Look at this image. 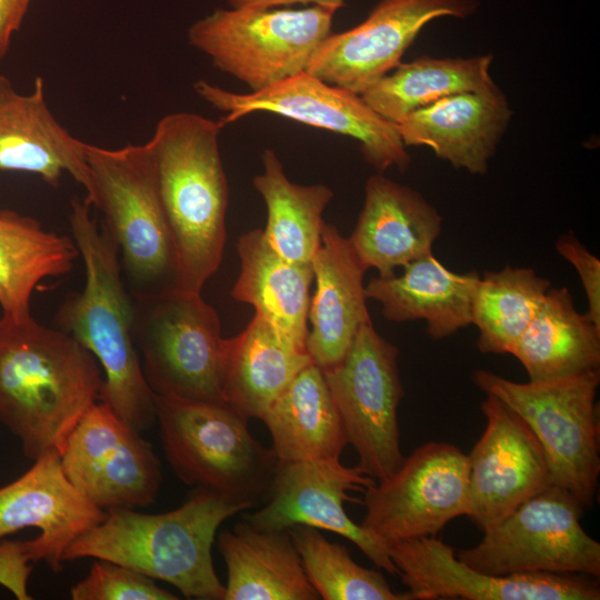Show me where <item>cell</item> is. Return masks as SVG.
Returning <instances> with one entry per match:
<instances>
[{
	"mask_svg": "<svg viewBox=\"0 0 600 600\" xmlns=\"http://www.w3.org/2000/svg\"><path fill=\"white\" fill-rule=\"evenodd\" d=\"M89 573L71 587L73 600H176L153 579L119 563L94 559Z\"/></svg>",
	"mask_w": 600,
	"mask_h": 600,
	"instance_id": "35",
	"label": "cell"
},
{
	"mask_svg": "<svg viewBox=\"0 0 600 600\" xmlns=\"http://www.w3.org/2000/svg\"><path fill=\"white\" fill-rule=\"evenodd\" d=\"M486 429L468 457L470 513L484 531L552 486L544 451L529 426L492 394L481 402Z\"/></svg>",
	"mask_w": 600,
	"mask_h": 600,
	"instance_id": "18",
	"label": "cell"
},
{
	"mask_svg": "<svg viewBox=\"0 0 600 600\" xmlns=\"http://www.w3.org/2000/svg\"><path fill=\"white\" fill-rule=\"evenodd\" d=\"M471 378L529 426L544 451L552 484L569 491L584 510L590 508L600 474V371L520 383L479 369Z\"/></svg>",
	"mask_w": 600,
	"mask_h": 600,
	"instance_id": "8",
	"label": "cell"
},
{
	"mask_svg": "<svg viewBox=\"0 0 600 600\" xmlns=\"http://www.w3.org/2000/svg\"><path fill=\"white\" fill-rule=\"evenodd\" d=\"M196 93L224 116L222 127L253 112H270L359 141L366 161L378 171H404L410 156L397 126L376 113L347 89L327 83L307 71L266 89L237 93L206 80L193 83Z\"/></svg>",
	"mask_w": 600,
	"mask_h": 600,
	"instance_id": "11",
	"label": "cell"
},
{
	"mask_svg": "<svg viewBox=\"0 0 600 600\" xmlns=\"http://www.w3.org/2000/svg\"><path fill=\"white\" fill-rule=\"evenodd\" d=\"M398 357V348L368 323L360 327L346 357L323 371L358 466L376 481L391 476L404 460L398 421L404 390Z\"/></svg>",
	"mask_w": 600,
	"mask_h": 600,
	"instance_id": "12",
	"label": "cell"
},
{
	"mask_svg": "<svg viewBox=\"0 0 600 600\" xmlns=\"http://www.w3.org/2000/svg\"><path fill=\"white\" fill-rule=\"evenodd\" d=\"M102 383L99 362L69 333L0 317V422L27 458L60 454Z\"/></svg>",
	"mask_w": 600,
	"mask_h": 600,
	"instance_id": "1",
	"label": "cell"
},
{
	"mask_svg": "<svg viewBox=\"0 0 600 600\" xmlns=\"http://www.w3.org/2000/svg\"><path fill=\"white\" fill-rule=\"evenodd\" d=\"M584 508L566 489L550 486L483 531L481 541L456 556L493 576L521 572L600 577V543L581 526Z\"/></svg>",
	"mask_w": 600,
	"mask_h": 600,
	"instance_id": "10",
	"label": "cell"
},
{
	"mask_svg": "<svg viewBox=\"0 0 600 600\" xmlns=\"http://www.w3.org/2000/svg\"><path fill=\"white\" fill-rule=\"evenodd\" d=\"M60 459L71 484L104 511L147 507L162 482L152 444L102 402L80 418Z\"/></svg>",
	"mask_w": 600,
	"mask_h": 600,
	"instance_id": "14",
	"label": "cell"
},
{
	"mask_svg": "<svg viewBox=\"0 0 600 600\" xmlns=\"http://www.w3.org/2000/svg\"><path fill=\"white\" fill-rule=\"evenodd\" d=\"M287 530L321 599L411 600L408 591H393L381 572L358 564L347 547L329 541L319 529L296 524Z\"/></svg>",
	"mask_w": 600,
	"mask_h": 600,
	"instance_id": "34",
	"label": "cell"
},
{
	"mask_svg": "<svg viewBox=\"0 0 600 600\" xmlns=\"http://www.w3.org/2000/svg\"><path fill=\"white\" fill-rule=\"evenodd\" d=\"M80 257L74 240L37 219L0 209V308L14 321L32 317L31 298L47 278L68 274Z\"/></svg>",
	"mask_w": 600,
	"mask_h": 600,
	"instance_id": "30",
	"label": "cell"
},
{
	"mask_svg": "<svg viewBox=\"0 0 600 600\" xmlns=\"http://www.w3.org/2000/svg\"><path fill=\"white\" fill-rule=\"evenodd\" d=\"M334 13L320 6L217 9L189 28L188 41L217 69L259 91L307 71L332 32Z\"/></svg>",
	"mask_w": 600,
	"mask_h": 600,
	"instance_id": "9",
	"label": "cell"
},
{
	"mask_svg": "<svg viewBox=\"0 0 600 600\" xmlns=\"http://www.w3.org/2000/svg\"><path fill=\"white\" fill-rule=\"evenodd\" d=\"M363 493L360 524L388 548L436 536L452 519L470 513L468 457L448 442L424 443Z\"/></svg>",
	"mask_w": 600,
	"mask_h": 600,
	"instance_id": "13",
	"label": "cell"
},
{
	"mask_svg": "<svg viewBox=\"0 0 600 600\" xmlns=\"http://www.w3.org/2000/svg\"><path fill=\"white\" fill-rule=\"evenodd\" d=\"M232 8L241 9H270L279 6H288L302 3H312L313 6H320L338 10L344 6V0H228Z\"/></svg>",
	"mask_w": 600,
	"mask_h": 600,
	"instance_id": "39",
	"label": "cell"
},
{
	"mask_svg": "<svg viewBox=\"0 0 600 600\" xmlns=\"http://www.w3.org/2000/svg\"><path fill=\"white\" fill-rule=\"evenodd\" d=\"M227 567L223 600H316L288 530H261L238 522L218 537Z\"/></svg>",
	"mask_w": 600,
	"mask_h": 600,
	"instance_id": "25",
	"label": "cell"
},
{
	"mask_svg": "<svg viewBox=\"0 0 600 600\" xmlns=\"http://www.w3.org/2000/svg\"><path fill=\"white\" fill-rule=\"evenodd\" d=\"M133 340L156 396L226 402L227 338L201 292L170 288L132 293ZM227 403V402H226Z\"/></svg>",
	"mask_w": 600,
	"mask_h": 600,
	"instance_id": "6",
	"label": "cell"
},
{
	"mask_svg": "<svg viewBox=\"0 0 600 600\" xmlns=\"http://www.w3.org/2000/svg\"><path fill=\"white\" fill-rule=\"evenodd\" d=\"M550 287L551 282L531 268L506 266L484 272L472 303L478 349L482 353H510Z\"/></svg>",
	"mask_w": 600,
	"mask_h": 600,
	"instance_id": "33",
	"label": "cell"
},
{
	"mask_svg": "<svg viewBox=\"0 0 600 600\" xmlns=\"http://www.w3.org/2000/svg\"><path fill=\"white\" fill-rule=\"evenodd\" d=\"M164 456L186 484L254 506L264 499L278 459L251 434L249 418L226 402L156 396Z\"/></svg>",
	"mask_w": 600,
	"mask_h": 600,
	"instance_id": "5",
	"label": "cell"
},
{
	"mask_svg": "<svg viewBox=\"0 0 600 600\" xmlns=\"http://www.w3.org/2000/svg\"><path fill=\"white\" fill-rule=\"evenodd\" d=\"M263 170L253 178L268 212L263 234L283 258L311 263L321 246L322 212L333 198L326 184L301 186L290 181L272 149L261 156Z\"/></svg>",
	"mask_w": 600,
	"mask_h": 600,
	"instance_id": "32",
	"label": "cell"
},
{
	"mask_svg": "<svg viewBox=\"0 0 600 600\" xmlns=\"http://www.w3.org/2000/svg\"><path fill=\"white\" fill-rule=\"evenodd\" d=\"M558 253L577 270L588 300L589 319L600 329V261L572 232L558 238Z\"/></svg>",
	"mask_w": 600,
	"mask_h": 600,
	"instance_id": "36",
	"label": "cell"
},
{
	"mask_svg": "<svg viewBox=\"0 0 600 600\" xmlns=\"http://www.w3.org/2000/svg\"><path fill=\"white\" fill-rule=\"evenodd\" d=\"M240 273L231 297L253 307L298 344L307 348L310 288L314 279L311 263L290 261L267 241L262 229H252L238 239Z\"/></svg>",
	"mask_w": 600,
	"mask_h": 600,
	"instance_id": "27",
	"label": "cell"
},
{
	"mask_svg": "<svg viewBox=\"0 0 600 600\" xmlns=\"http://www.w3.org/2000/svg\"><path fill=\"white\" fill-rule=\"evenodd\" d=\"M106 511L68 480L60 454L49 451L21 477L0 488V540L24 528L41 533L30 540L32 561L62 570L63 553L80 534L100 523Z\"/></svg>",
	"mask_w": 600,
	"mask_h": 600,
	"instance_id": "19",
	"label": "cell"
},
{
	"mask_svg": "<svg viewBox=\"0 0 600 600\" xmlns=\"http://www.w3.org/2000/svg\"><path fill=\"white\" fill-rule=\"evenodd\" d=\"M389 554L411 600H599L598 578L580 573L478 571L436 536L393 543Z\"/></svg>",
	"mask_w": 600,
	"mask_h": 600,
	"instance_id": "16",
	"label": "cell"
},
{
	"mask_svg": "<svg viewBox=\"0 0 600 600\" xmlns=\"http://www.w3.org/2000/svg\"><path fill=\"white\" fill-rule=\"evenodd\" d=\"M512 116L494 87L444 97L397 123L404 146H424L457 169L484 174Z\"/></svg>",
	"mask_w": 600,
	"mask_h": 600,
	"instance_id": "21",
	"label": "cell"
},
{
	"mask_svg": "<svg viewBox=\"0 0 600 600\" xmlns=\"http://www.w3.org/2000/svg\"><path fill=\"white\" fill-rule=\"evenodd\" d=\"M251 507L197 487L168 512L109 509L100 523L70 543L63 562L108 560L168 582L188 599L223 600L226 587L214 570L212 544L223 521Z\"/></svg>",
	"mask_w": 600,
	"mask_h": 600,
	"instance_id": "4",
	"label": "cell"
},
{
	"mask_svg": "<svg viewBox=\"0 0 600 600\" xmlns=\"http://www.w3.org/2000/svg\"><path fill=\"white\" fill-rule=\"evenodd\" d=\"M87 147L49 109L42 77L34 79L30 92L21 93L0 74V170L36 174L56 188L67 172L87 198L91 191Z\"/></svg>",
	"mask_w": 600,
	"mask_h": 600,
	"instance_id": "20",
	"label": "cell"
},
{
	"mask_svg": "<svg viewBox=\"0 0 600 600\" xmlns=\"http://www.w3.org/2000/svg\"><path fill=\"white\" fill-rule=\"evenodd\" d=\"M33 0H0V62L6 59L12 39L23 24Z\"/></svg>",
	"mask_w": 600,
	"mask_h": 600,
	"instance_id": "38",
	"label": "cell"
},
{
	"mask_svg": "<svg viewBox=\"0 0 600 600\" xmlns=\"http://www.w3.org/2000/svg\"><path fill=\"white\" fill-rule=\"evenodd\" d=\"M402 268L400 276L374 277L364 286L367 298L380 302L387 320H423L433 340L471 324L478 272L451 271L432 252Z\"/></svg>",
	"mask_w": 600,
	"mask_h": 600,
	"instance_id": "24",
	"label": "cell"
},
{
	"mask_svg": "<svg viewBox=\"0 0 600 600\" xmlns=\"http://www.w3.org/2000/svg\"><path fill=\"white\" fill-rule=\"evenodd\" d=\"M510 354L521 362L530 381L599 370L600 329L576 310L567 288L550 287Z\"/></svg>",
	"mask_w": 600,
	"mask_h": 600,
	"instance_id": "29",
	"label": "cell"
},
{
	"mask_svg": "<svg viewBox=\"0 0 600 600\" xmlns=\"http://www.w3.org/2000/svg\"><path fill=\"white\" fill-rule=\"evenodd\" d=\"M377 481L357 464L337 460L278 462L264 504L243 519L261 530L303 524L337 533L354 543L378 568L398 574L389 548L353 522L344 510L356 502L350 492H364Z\"/></svg>",
	"mask_w": 600,
	"mask_h": 600,
	"instance_id": "15",
	"label": "cell"
},
{
	"mask_svg": "<svg viewBox=\"0 0 600 600\" xmlns=\"http://www.w3.org/2000/svg\"><path fill=\"white\" fill-rule=\"evenodd\" d=\"M91 191L84 199L101 211L118 246L132 293L176 287V254L147 144L87 147Z\"/></svg>",
	"mask_w": 600,
	"mask_h": 600,
	"instance_id": "7",
	"label": "cell"
},
{
	"mask_svg": "<svg viewBox=\"0 0 600 600\" xmlns=\"http://www.w3.org/2000/svg\"><path fill=\"white\" fill-rule=\"evenodd\" d=\"M492 56L420 57L400 62L361 94L380 117L394 124L444 97L497 87L490 76Z\"/></svg>",
	"mask_w": 600,
	"mask_h": 600,
	"instance_id": "31",
	"label": "cell"
},
{
	"mask_svg": "<svg viewBox=\"0 0 600 600\" xmlns=\"http://www.w3.org/2000/svg\"><path fill=\"white\" fill-rule=\"evenodd\" d=\"M476 8L474 0H380L354 28L331 32L307 72L361 96L400 63L428 22L443 16L464 18Z\"/></svg>",
	"mask_w": 600,
	"mask_h": 600,
	"instance_id": "17",
	"label": "cell"
},
{
	"mask_svg": "<svg viewBox=\"0 0 600 600\" xmlns=\"http://www.w3.org/2000/svg\"><path fill=\"white\" fill-rule=\"evenodd\" d=\"M90 207L86 200L71 201L70 228L86 281L80 292L60 304L54 322L99 362L103 373L100 402L141 433L157 421L156 394L133 340V302L122 280L118 246L104 227L99 229Z\"/></svg>",
	"mask_w": 600,
	"mask_h": 600,
	"instance_id": "2",
	"label": "cell"
},
{
	"mask_svg": "<svg viewBox=\"0 0 600 600\" xmlns=\"http://www.w3.org/2000/svg\"><path fill=\"white\" fill-rule=\"evenodd\" d=\"M30 540H0V584L18 600H30L27 590L32 571Z\"/></svg>",
	"mask_w": 600,
	"mask_h": 600,
	"instance_id": "37",
	"label": "cell"
},
{
	"mask_svg": "<svg viewBox=\"0 0 600 600\" xmlns=\"http://www.w3.org/2000/svg\"><path fill=\"white\" fill-rule=\"evenodd\" d=\"M438 210L416 190L380 173L364 187V202L349 237L359 260L380 277L432 252L441 232Z\"/></svg>",
	"mask_w": 600,
	"mask_h": 600,
	"instance_id": "23",
	"label": "cell"
},
{
	"mask_svg": "<svg viewBox=\"0 0 600 600\" xmlns=\"http://www.w3.org/2000/svg\"><path fill=\"white\" fill-rule=\"evenodd\" d=\"M310 363L306 347L254 313L240 333L227 338L224 401L249 419L261 420L280 392Z\"/></svg>",
	"mask_w": 600,
	"mask_h": 600,
	"instance_id": "26",
	"label": "cell"
},
{
	"mask_svg": "<svg viewBox=\"0 0 600 600\" xmlns=\"http://www.w3.org/2000/svg\"><path fill=\"white\" fill-rule=\"evenodd\" d=\"M261 420L278 462L337 460L348 444L324 373L314 363L290 381Z\"/></svg>",
	"mask_w": 600,
	"mask_h": 600,
	"instance_id": "28",
	"label": "cell"
},
{
	"mask_svg": "<svg viewBox=\"0 0 600 600\" xmlns=\"http://www.w3.org/2000/svg\"><path fill=\"white\" fill-rule=\"evenodd\" d=\"M311 264L316 290L309 306L307 350L312 363L324 371L346 357L360 327L372 323L363 283L367 269L349 238L326 222Z\"/></svg>",
	"mask_w": 600,
	"mask_h": 600,
	"instance_id": "22",
	"label": "cell"
},
{
	"mask_svg": "<svg viewBox=\"0 0 600 600\" xmlns=\"http://www.w3.org/2000/svg\"><path fill=\"white\" fill-rule=\"evenodd\" d=\"M218 121L192 112L161 118L146 143L177 266L176 288L201 292L223 254L228 181Z\"/></svg>",
	"mask_w": 600,
	"mask_h": 600,
	"instance_id": "3",
	"label": "cell"
}]
</instances>
